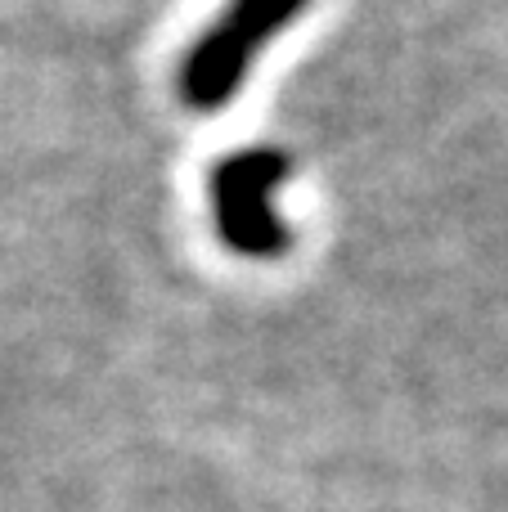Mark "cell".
Listing matches in <instances>:
<instances>
[{
    "mask_svg": "<svg viewBox=\"0 0 508 512\" xmlns=\"http://www.w3.org/2000/svg\"><path fill=\"white\" fill-rule=\"evenodd\" d=\"M306 0H230L225 14L207 27L194 41V50L185 54L180 68V99L194 113H216L234 99L239 81L248 77L257 50L279 36Z\"/></svg>",
    "mask_w": 508,
    "mask_h": 512,
    "instance_id": "cell-1",
    "label": "cell"
},
{
    "mask_svg": "<svg viewBox=\"0 0 508 512\" xmlns=\"http://www.w3.org/2000/svg\"><path fill=\"white\" fill-rule=\"evenodd\" d=\"M288 176V158L275 149H243L221 158L212 171V216L216 234L239 256H279L288 252V225L275 216L266 194Z\"/></svg>",
    "mask_w": 508,
    "mask_h": 512,
    "instance_id": "cell-2",
    "label": "cell"
}]
</instances>
